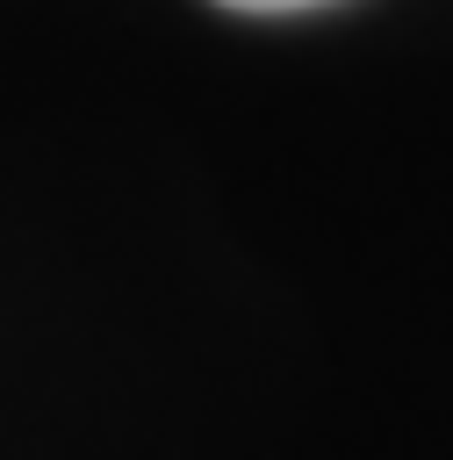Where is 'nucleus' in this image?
Masks as SVG:
<instances>
[{
    "mask_svg": "<svg viewBox=\"0 0 453 460\" xmlns=\"http://www.w3.org/2000/svg\"><path fill=\"white\" fill-rule=\"evenodd\" d=\"M216 7H237V14H302V7H331V0H216Z\"/></svg>",
    "mask_w": 453,
    "mask_h": 460,
    "instance_id": "f257e3e1",
    "label": "nucleus"
}]
</instances>
